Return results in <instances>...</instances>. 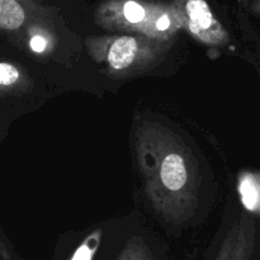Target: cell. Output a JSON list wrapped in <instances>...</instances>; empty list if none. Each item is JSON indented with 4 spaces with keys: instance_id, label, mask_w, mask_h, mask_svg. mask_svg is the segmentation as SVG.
<instances>
[{
    "instance_id": "11",
    "label": "cell",
    "mask_w": 260,
    "mask_h": 260,
    "mask_svg": "<svg viewBox=\"0 0 260 260\" xmlns=\"http://www.w3.org/2000/svg\"><path fill=\"white\" fill-rule=\"evenodd\" d=\"M155 27H156L157 32L160 33L168 32V30L170 29V27H172V19H170V17L168 14L160 15V17L156 19V24H155Z\"/></svg>"
},
{
    "instance_id": "4",
    "label": "cell",
    "mask_w": 260,
    "mask_h": 260,
    "mask_svg": "<svg viewBox=\"0 0 260 260\" xmlns=\"http://www.w3.org/2000/svg\"><path fill=\"white\" fill-rule=\"evenodd\" d=\"M254 225L249 217H241L229 231L216 260H249L253 248Z\"/></svg>"
},
{
    "instance_id": "3",
    "label": "cell",
    "mask_w": 260,
    "mask_h": 260,
    "mask_svg": "<svg viewBox=\"0 0 260 260\" xmlns=\"http://www.w3.org/2000/svg\"><path fill=\"white\" fill-rule=\"evenodd\" d=\"M188 27L192 35L210 45H221L228 41V35L218 23L205 0H187L184 4Z\"/></svg>"
},
{
    "instance_id": "12",
    "label": "cell",
    "mask_w": 260,
    "mask_h": 260,
    "mask_svg": "<svg viewBox=\"0 0 260 260\" xmlns=\"http://www.w3.org/2000/svg\"><path fill=\"white\" fill-rule=\"evenodd\" d=\"M0 253H3L4 255L7 254V250H5V246H4V244H3L2 238H0Z\"/></svg>"
},
{
    "instance_id": "1",
    "label": "cell",
    "mask_w": 260,
    "mask_h": 260,
    "mask_svg": "<svg viewBox=\"0 0 260 260\" xmlns=\"http://www.w3.org/2000/svg\"><path fill=\"white\" fill-rule=\"evenodd\" d=\"M136 151L155 210L170 222H184L197 207L201 187L192 150L173 129L144 121L136 131Z\"/></svg>"
},
{
    "instance_id": "5",
    "label": "cell",
    "mask_w": 260,
    "mask_h": 260,
    "mask_svg": "<svg viewBox=\"0 0 260 260\" xmlns=\"http://www.w3.org/2000/svg\"><path fill=\"white\" fill-rule=\"evenodd\" d=\"M25 13L22 5L15 0H0V28L15 30L23 25Z\"/></svg>"
},
{
    "instance_id": "9",
    "label": "cell",
    "mask_w": 260,
    "mask_h": 260,
    "mask_svg": "<svg viewBox=\"0 0 260 260\" xmlns=\"http://www.w3.org/2000/svg\"><path fill=\"white\" fill-rule=\"evenodd\" d=\"M122 17L129 24H139L146 17V10L139 3L127 2L124 3L123 9H122Z\"/></svg>"
},
{
    "instance_id": "8",
    "label": "cell",
    "mask_w": 260,
    "mask_h": 260,
    "mask_svg": "<svg viewBox=\"0 0 260 260\" xmlns=\"http://www.w3.org/2000/svg\"><path fill=\"white\" fill-rule=\"evenodd\" d=\"M22 79V73L10 62H0V91L14 88Z\"/></svg>"
},
{
    "instance_id": "7",
    "label": "cell",
    "mask_w": 260,
    "mask_h": 260,
    "mask_svg": "<svg viewBox=\"0 0 260 260\" xmlns=\"http://www.w3.org/2000/svg\"><path fill=\"white\" fill-rule=\"evenodd\" d=\"M102 235H103L102 230H96L90 234L76 249L70 260H93L96 250H98L99 244H101Z\"/></svg>"
},
{
    "instance_id": "6",
    "label": "cell",
    "mask_w": 260,
    "mask_h": 260,
    "mask_svg": "<svg viewBox=\"0 0 260 260\" xmlns=\"http://www.w3.org/2000/svg\"><path fill=\"white\" fill-rule=\"evenodd\" d=\"M116 260H155L145 241L140 238H132L124 245Z\"/></svg>"
},
{
    "instance_id": "2",
    "label": "cell",
    "mask_w": 260,
    "mask_h": 260,
    "mask_svg": "<svg viewBox=\"0 0 260 260\" xmlns=\"http://www.w3.org/2000/svg\"><path fill=\"white\" fill-rule=\"evenodd\" d=\"M91 52L93 55L102 52V61H106L109 69L116 73H123L144 65L152 57L150 46L132 36L109 38L108 41H103L102 47H93Z\"/></svg>"
},
{
    "instance_id": "10",
    "label": "cell",
    "mask_w": 260,
    "mask_h": 260,
    "mask_svg": "<svg viewBox=\"0 0 260 260\" xmlns=\"http://www.w3.org/2000/svg\"><path fill=\"white\" fill-rule=\"evenodd\" d=\"M29 46L35 52L41 53L46 50V47H47V41H46V38L43 37V36L36 35L30 38Z\"/></svg>"
}]
</instances>
